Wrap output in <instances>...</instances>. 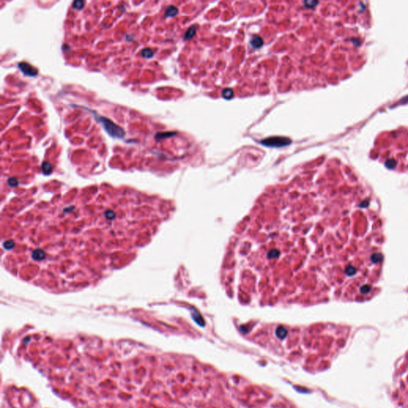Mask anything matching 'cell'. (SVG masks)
I'll use <instances>...</instances> for the list:
<instances>
[{
	"label": "cell",
	"mask_w": 408,
	"mask_h": 408,
	"mask_svg": "<svg viewBox=\"0 0 408 408\" xmlns=\"http://www.w3.org/2000/svg\"><path fill=\"white\" fill-rule=\"evenodd\" d=\"M94 117L99 123L102 125L103 129L108 133V136L116 139H123L125 137V130L119 125L114 123L113 121H112L108 118L104 117V116H96V114L94 115Z\"/></svg>",
	"instance_id": "cell-1"
},
{
	"label": "cell",
	"mask_w": 408,
	"mask_h": 408,
	"mask_svg": "<svg viewBox=\"0 0 408 408\" xmlns=\"http://www.w3.org/2000/svg\"><path fill=\"white\" fill-rule=\"evenodd\" d=\"M290 139L284 136H272L269 138L264 139L260 141V144L267 147H282L288 146L291 144Z\"/></svg>",
	"instance_id": "cell-2"
},
{
	"label": "cell",
	"mask_w": 408,
	"mask_h": 408,
	"mask_svg": "<svg viewBox=\"0 0 408 408\" xmlns=\"http://www.w3.org/2000/svg\"><path fill=\"white\" fill-rule=\"evenodd\" d=\"M19 69L23 73L29 77H35L37 75V70L33 65H30L27 62H19Z\"/></svg>",
	"instance_id": "cell-3"
},
{
	"label": "cell",
	"mask_w": 408,
	"mask_h": 408,
	"mask_svg": "<svg viewBox=\"0 0 408 408\" xmlns=\"http://www.w3.org/2000/svg\"><path fill=\"white\" fill-rule=\"evenodd\" d=\"M250 46H251L254 49H258L261 48L263 45V40L260 36H253L252 37L251 39H250Z\"/></svg>",
	"instance_id": "cell-4"
},
{
	"label": "cell",
	"mask_w": 408,
	"mask_h": 408,
	"mask_svg": "<svg viewBox=\"0 0 408 408\" xmlns=\"http://www.w3.org/2000/svg\"><path fill=\"white\" fill-rule=\"evenodd\" d=\"M176 135V132H159L156 135L155 138L157 140H164L165 138H169V137H172V136H174Z\"/></svg>",
	"instance_id": "cell-5"
},
{
	"label": "cell",
	"mask_w": 408,
	"mask_h": 408,
	"mask_svg": "<svg viewBox=\"0 0 408 408\" xmlns=\"http://www.w3.org/2000/svg\"><path fill=\"white\" fill-rule=\"evenodd\" d=\"M178 9L174 6H169L165 11V16L166 17H174L178 14Z\"/></svg>",
	"instance_id": "cell-6"
},
{
	"label": "cell",
	"mask_w": 408,
	"mask_h": 408,
	"mask_svg": "<svg viewBox=\"0 0 408 408\" xmlns=\"http://www.w3.org/2000/svg\"><path fill=\"white\" fill-rule=\"evenodd\" d=\"M195 34V26H191L190 28L188 30H186V34H184V40H189L191 38L194 37V35Z\"/></svg>",
	"instance_id": "cell-7"
},
{
	"label": "cell",
	"mask_w": 408,
	"mask_h": 408,
	"mask_svg": "<svg viewBox=\"0 0 408 408\" xmlns=\"http://www.w3.org/2000/svg\"><path fill=\"white\" fill-rule=\"evenodd\" d=\"M42 172L45 175H50L52 172V166L51 164L48 162H43L42 164Z\"/></svg>",
	"instance_id": "cell-8"
},
{
	"label": "cell",
	"mask_w": 408,
	"mask_h": 408,
	"mask_svg": "<svg viewBox=\"0 0 408 408\" xmlns=\"http://www.w3.org/2000/svg\"><path fill=\"white\" fill-rule=\"evenodd\" d=\"M33 257L35 260H42L45 258V253L42 250H37L33 253Z\"/></svg>",
	"instance_id": "cell-9"
},
{
	"label": "cell",
	"mask_w": 408,
	"mask_h": 408,
	"mask_svg": "<svg viewBox=\"0 0 408 408\" xmlns=\"http://www.w3.org/2000/svg\"><path fill=\"white\" fill-rule=\"evenodd\" d=\"M234 97V92L231 89H225L222 91V97L225 99L230 100Z\"/></svg>",
	"instance_id": "cell-10"
},
{
	"label": "cell",
	"mask_w": 408,
	"mask_h": 408,
	"mask_svg": "<svg viewBox=\"0 0 408 408\" xmlns=\"http://www.w3.org/2000/svg\"><path fill=\"white\" fill-rule=\"evenodd\" d=\"M153 54H154V53L150 48H144L141 50V55L144 58H150L153 56Z\"/></svg>",
	"instance_id": "cell-11"
},
{
	"label": "cell",
	"mask_w": 408,
	"mask_h": 408,
	"mask_svg": "<svg viewBox=\"0 0 408 408\" xmlns=\"http://www.w3.org/2000/svg\"><path fill=\"white\" fill-rule=\"evenodd\" d=\"M84 5H85V2L81 1V0H76V1H74V2H73L72 7L76 10H81L84 7Z\"/></svg>",
	"instance_id": "cell-12"
},
{
	"label": "cell",
	"mask_w": 408,
	"mask_h": 408,
	"mask_svg": "<svg viewBox=\"0 0 408 408\" xmlns=\"http://www.w3.org/2000/svg\"><path fill=\"white\" fill-rule=\"evenodd\" d=\"M317 4H318V2H317V1H312V0H309V1H305L304 2L305 7L308 8L315 7Z\"/></svg>",
	"instance_id": "cell-13"
},
{
	"label": "cell",
	"mask_w": 408,
	"mask_h": 408,
	"mask_svg": "<svg viewBox=\"0 0 408 408\" xmlns=\"http://www.w3.org/2000/svg\"><path fill=\"white\" fill-rule=\"evenodd\" d=\"M287 332H286V330L285 328H282V327H280V328H278L277 330V334H278V336H280L281 338H283L285 335H286Z\"/></svg>",
	"instance_id": "cell-14"
},
{
	"label": "cell",
	"mask_w": 408,
	"mask_h": 408,
	"mask_svg": "<svg viewBox=\"0 0 408 408\" xmlns=\"http://www.w3.org/2000/svg\"><path fill=\"white\" fill-rule=\"evenodd\" d=\"M8 183H9L10 186H17L18 181H17V179H15V178H11V179L8 180Z\"/></svg>",
	"instance_id": "cell-15"
},
{
	"label": "cell",
	"mask_w": 408,
	"mask_h": 408,
	"mask_svg": "<svg viewBox=\"0 0 408 408\" xmlns=\"http://www.w3.org/2000/svg\"><path fill=\"white\" fill-rule=\"evenodd\" d=\"M13 246H14L13 242H7L4 243V246H5V248H7V249H11V248L13 247Z\"/></svg>",
	"instance_id": "cell-16"
},
{
	"label": "cell",
	"mask_w": 408,
	"mask_h": 408,
	"mask_svg": "<svg viewBox=\"0 0 408 408\" xmlns=\"http://www.w3.org/2000/svg\"><path fill=\"white\" fill-rule=\"evenodd\" d=\"M369 290H370L369 286H363V287L361 288V290L360 291H361L362 293H367L369 292Z\"/></svg>",
	"instance_id": "cell-17"
},
{
	"label": "cell",
	"mask_w": 408,
	"mask_h": 408,
	"mask_svg": "<svg viewBox=\"0 0 408 408\" xmlns=\"http://www.w3.org/2000/svg\"><path fill=\"white\" fill-rule=\"evenodd\" d=\"M349 270H350V271H351V270H353V269L352 268V267H350V268H349ZM348 271H349V270H347V272H348ZM348 274H351V272L348 273Z\"/></svg>",
	"instance_id": "cell-18"
}]
</instances>
